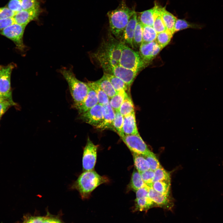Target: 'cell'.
<instances>
[{"label":"cell","instance_id":"6da1fadb","mask_svg":"<svg viewBox=\"0 0 223 223\" xmlns=\"http://www.w3.org/2000/svg\"><path fill=\"white\" fill-rule=\"evenodd\" d=\"M135 12L134 10L127 7L125 0H122L116 8L108 12L110 29L116 37L121 38L126 26Z\"/></svg>","mask_w":223,"mask_h":223},{"label":"cell","instance_id":"7a4b0ae2","mask_svg":"<svg viewBox=\"0 0 223 223\" xmlns=\"http://www.w3.org/2000/svg\"><path fill=\"white\" fill-rule=\"evenodd\" d=\"M109 181L106 177L99 175L93 170L83 171L71 186L78 191L82 199L89 197L91 193L100 185Z\"/></svg>","mask_w":223,"mask_h":223},{"label":"cell","instance_id":"3957f363","mask_svg":"<svg viewBox=\"0 0 223 223\" xmlns=\"http://www.w3.org/2000/svg\"><path fill=\"white\" fill-rule=\"evenodd\" d=\"M122 44L121 42L112 37L104 42L95 54L100 64L120 65Z\"/></svg>","mask_w":223,"mask_h":223},{"label":"cell","instance_id":"277c9868","mask_svg":"<svg viewBox=\"0 0 223 223\" xmlns=\"http://www.w3.org/2000/svg\"><path fill=\"white\" fill-rule=\"evenodd\" d=\"M59 72L62 75L68 84L73 100V107L76 108L85 98L88 93V85L87 83L78 79L71 68L63 67L59 70Z\"/></svg>","mask_w":223,"mask_h":223},{"label":"cell","instance_id":"5b68a950","mask_svg":"<svg viewBox=\"0 0 223 223\" xmlns=\"http://www.w3.org/2000/svg\"><path fill=\"white\" fill-rule=\"evenodd\" d=\"M120 64L125 68L138 72L146 65L139 52L123 43Z\"/></svg>","mask_w":223,"mask_h":223},{"label":"cell","instance_id":"8992f818","mask_svg":"<svg viewBox=\"0 0 223 223\" xmlns=\"http://www.w3.org/2000/svg\"><path fill=\"white\" fill-rule=\"evenodd\" d=\"M104 73L113 75L124 81L128 85L129 89L133 82L138 72L130 70L121 66H114L109 64L100 65Z\"/></svg>","mask_w":223,"mask_h":223},{"label":"cell","instance_id":"52a82bcc","mask_svg":"<svg viewBox=\"0 0 223 223\" xmlns=\"http://www.w3.org/2000/svg\"><path fill=\"white\" fill-rule=\"evenodd\" d=\"M26 26L15 23L0 31V34L12 41L17 49L23 51L26 48L23 38Z\"/></svg>","mask_w":223,"mask_h":223},{"label":"cell","instance_id":"ba28073f","mask_svg":"<svg viewBox=\"0 0 223 223\" xmlns=\"http://www.w3.org/2000/svg\"><path fill=\"white\" fill-rule=\"evenodd\" d=\"M15 65L11 63L7 66L0 65V94L7 99L13 100L11 88V77Z\"/></svg>","mask_w":223,"mask_h":223},{"label":"cell","instance_id":"9c48e42d","mask_svg":"<svg viewBox=\"0 0 223 223\" xmlns=\"http://www.w3.org/2000/svg\"><path fill=\"white\" fill-rule=\"evenodd\" d=\"M98 147L88 137L83 150L82 160L83 171L94 170L96 161Z\"/></svg>","mask_w":223,"mask_h":223},{"label":"cell","instance_id":"30bf717a","mask_svg":"<svg viewBox=\"0 0 223 223\" xmlns=\"http://www.w3.org/2000/svg\"><path fill=\"white\" fill-rule=\"evenodd\" d=\"M121 138L133 153L144 155L150 151L139 134L125 135Z\"/></svg>","mask_w":223,"mask_h":223},{"label":"cell","instance_id":"8fae6325","mask_svg":"<svg viewBox=\"0 0 223 223\" xmlns=\"http://www.w3.org/2000/svg\"><path fill=\"white\" fill-rule=\"evenodd\" d=\"M105 113L103 106L98 103L85 112L80 114L79 118L95 128L102 121Z\"/></svg>","mask_w":223,"mask_h":223},{"label":"cell","instance_id":"7c38bea8","mask_svg":"<svg viewBox=\"0 0 223 223\" xmlns=\"http://www.w3.org/2000/svg\"><path fill=\"white\" fill-rule=\"evenodd\" d=\"M162 49L154 41L147 43H142L139 47V53L146 65L152 60Z\"/></svg>","mask_w":223,"mask_h":223},{"label":"cell","instance_id":"4fadbf2b","mask_svg":"<svg viewBox=\"0 0 223 223\" xmlns=\"http://www.w3.org/2000/svg\"><path fill=\"white\" fill-rule=\"evenodd\" d=\"M148 197L154 203L155 207H160L168 210H171L173 203L169 195L159 193L151 187H149Z\"/></svg>","mask_w":223,"mask_h":223},{"label":"cell","instance_id":"5bb4252c","mask_svg":"<svg viewBox=\"0 0 223 223\" xmlns=\"http://www.w3.org/2000/svg\"><path fill=\"white\" fill-rule=\"evenodd\" d=\"M40 11L39 8L28 10H23L17 12L13 18L15 23L26 26L31 21L38 19Z\"/></svg>","mask_w":223,"mask_h":223},{"label":"cell","instance_id":"9a60e30c","mask_svg":"<svg viewBox=\"0 0 223 223\" xmlns=\"http://www.w3.org/2000/svg\"><path fill=\"white\" fill-rule=\"evenodd\" d=\"M138 21L136 12L133 14L126 26L121 37L120 42L123 44L128 45L133 48V39L134 33Z\"/></svg>","mask_w":223,"mask_h":223},{"label":"cell","instance_id":"2e32d148","mask_svg":"<svg viewBox=\"0 0 223 223\" xmlns=\"http://www.w3.org/2000/svg\"><path fill=\"white\" fill-rule=\"evenodd\" d=\"M105 109V113L101 122L95 128L101 130L110 129L115 131L113 127L115 112L111 106L109 102L103 105Z\"/></svg>","mask_w":223,"mask_h":223},{"label":"cell","instance_id":"e0dca14e","mask_svg":"<svg viewBox=\"0 0 223 223\" xmlns=\"http://www.w3.org/2000/svg\"><path fill=\"white\" fill-rule=\"evenodd\" d=\"M88 86V93L85 98L79 106L76 108L79 115L85 112L98 103V98L95 91Z\"/></svg>","mask_w":223,"mask_h":223},{"label":"cell","instance_id":"ac0fdd59","mask_svg":"<svg viewBox=\"0 0 223 223\" xmlns=\"http://www.w3.org/2000/svg\"><path fill=\"white\" fill-rule=\"evenodd\" d=\"M123 131L125 135L139 134L137 125L135 112L124 117Z\"/></svg>","mask_w":223,"mask_h":223},{"label":"cell","instance_id":"d6986e66","mask_svg":"<svg viewBox=\"0 0 223 223\" xmlns=\"http://www.w3.org/2000/svg\"><path fill=\"white\" fill-rule=\"evenodd\" d=\"M110 99L117 93L111 83L104 73L103 77L95 81Z\"/></svg>","mask_w":223,"mask_h":223},{"label":"cell","instance_id":"ffe728a7","mask_svg":"<svg viewBox=\"0 0 223 223\" xmlns=\"http://www.w3.org/2000/svg\"><path fill=\"white\" fill-rule=\"evenodd\" d=\"M162 18L167 29L173 35L174 33V26L177 18L174 15L167 11L165 7H162Z\"/></svg>","mask_w":223,"mask_h":223},{"label":"cell","instance_id":"44dd1931","mask_svg":"<svg viewBox=\"0 0 223 223\" xmlns=\"http://www.w3.org/2000/svg\"><path fill=\"white\" fill-rule=\"evenodd\" d=\"M155 7L139 12L138 19L141 24L144 25L153 27L154 21Z\"/></svg>","mask_w":223,"mask_h":223},{"label":"cell","instance_id":"7402d4cb","mask_svg":"<svg viewBox=\"0 0 223 223\" xmlns=\"http://www.w3.org/2000/svg\"><path fill=\"white\" fill-rule=\"evenodd\" d=\"M134 166L139 173L150 169L149 164L142 155L133 153Z\"/></svg>","mask_w":223,"mask_h":223},{"label":"cell","instance_id":"603a6c76","mask_svg":"<svg viewBox=\"0 0 223 223\" xmlns=\"http://www.w3.org/2000/svg\"><path fill=\"white\" fill-rule=\"evenodd\" d=\"M146 186L143 181L140 173L134 170L132 175L129 188L135 191L140 188Z\"/></svg>","mask_w":223,"mask_h":223},{"label":"cell","instance_id":"cb8c5ba5","mask_svg":"<svg viewBox=\"0 0 223 223\" xmlns=\"http://www.w3.org/2000/svg\"><path fill=\"white\" fill-rule=\"evenodd\" d=\"M87 83L95 91L98 98V103L104 105L109 102L110 99L107 95L95 81L90 82Z\"/></svg>","mask_w":223,"mask_h":223},{"label":"cell","instance_id":"d4e9b609","mask_svg":"<svg viewBox=\"0 0 223 223\" xmlns=\"http://www.w3.org/2000/svg\"><path fill=\"white\" fill-rule=\"evenodd\" d=\"M128 94L124 90L117 92L109 101L110 104L115 111H119L120 108Z\"/></svg>","mask_w":223,"mask_h":223},{"label":"cell","instance_id":"484cf974","mask_svg":"<svg viewBox=\"0 0 223 223\" xmlns=\"http://www.w3.org/2000/svg\"><path fill=\"white\" fill-rule=\"evenodd\" d=\"M119 112L123 117L129 115L135 112L133 101L128 94L126 96L122 104Z\"/></svg>","mask_w":223,"mask_h":223},{"label":"cell","instance_id":"4316f807","mask_svg":"<svg viewBox=\"0 0 223 223\" xmlns=\"http://www.w3.org/2000/svg\"><path fill=\"white\" fill-rule=\"evenodd\" d=\"M142 43H147L155 41L157 33L152 26L142 25Z\"/></svg>","mask_w":223,"mask_h":223},{"label":"cell","instance_id":"83f0119b","mask_svg":"<svg viewBox=\"0 0 223 223\" xmlns=\"http://www.w3.org/2000/svg\"><path fill=\"white\" fill-rule=\"evenodd\" d=\"M170 187V181H163L154 182L151 187L159 193L169 195Z\"/></svg>","mask_w":223,"mask_h":223},{"label":"cell","instance_id":"f1b7e54d","mask_svg":"<svg viewBox=\"0 0 223 223\" xmlns=\"http://www.w3.org/2000/svg\"><path fill=\"white\" fill-rule=\"evenodd\" d=\"M173 35L168 30L157 33L155 40L157 44L162 49L166 46L170 42Z\"/></svg>","mask_w":223,"mask_h":223},{"label":"cell","instance_id":"f546056e","mask_svg":"<svg viewBox=\"0 0 223 223\" xmlns=\"http://www.w3.org/2000/svg\"><path fill=\"white\" fill-rule=\"evenodd\" d=\"M104 73L116 92L121 90H124L126 91L129 89L127 84L120 79L112 75Z\"/></svg>","mask_w":223,"mask_h":223},{"label":"cell","instance_id":"4dcf8cb0","mask_svg":"<svg viewBox=\"0 0 223 223\" xmlns=\"http://www.w3.org/2000/svg\"><path fill=\"white\" fill-rule=\"evenodd\" d=\"M203 27V25L191 23L184 19H177L175 24L174 33L187 28L201 29Z\"/></svg>","mask_w":223,"mask_h":223},{"label":"cell","instance_id":"1f68e13d","mask_svg":"<svg viewBox=\"0 0 223 223\" xmlns=\"http://www.w3.org/2000/svg\"><path fill=\"white\" fill-rule=\"evenodd\" d=\"M135 209L136 211H146L154 207L153 203L149 197L145 198L136 199Z\"/></svg>","mask_w":223,"mask_h":223},{"label":"cell","instance_id":"d6a6232c","mask_svg":"<svg viewBox=\"0 0 223 223\" xmlns=\"http://www.w3.org/2000/svg\"><path fill=\"white\" fill-rule=\"evenodd\" d=\"M115 116L113 121V127L116 132L120 138L125 134L123 131L124 117L119 111H115Z\"/></svg>","mask_w":223,"mask_h":223},{"label":"cell","instance_id":"836d02e7","mask_svg":"<svg viewBox=\"0 0 223 223\" xmlns=\"http://www.w3.org/2000/svg\"><path fill=\"white\" fill-rule=\"evenodd\" d=\"M142 25L138 19L133 39V48H139L142 42Z\"/></svg>","mask_w":223,"mask_h":223},{"label":"cell","instance_id":"e575fe53","mask_svg":"<svg viewBox=\"0 0 223 223\" xmlns=\"http://www.w3.org/2000/svg\"><path fill=\"white\" fill-rule=\"evenodd\" d=\"M153 182L157 181H170L169 173L160 166L154 171Z\"/></svg>","mask_w":223,"mask_h":223},{"label":"cell","instance_id":"d590c367","mask_svg":"<svg viewBox=\"0 0 223 223\" xmlns=\"http://www.w3.org/2000/svg\"><path fill=\"white\" fill-rule=\"evenodd\" d=\"M148 162L150 166V169L154 171L161 165L155 154L150 151L147 154L143 155Z\"/></svg>","mask_w":223,"mask_h":223},{"label":"cell","instance_id":"8d00e7d4","mask_svg":"<svg viewBox=\"0 0 223 223\" xmlns=\"http://www.w3.org/2000/svg\"><path fill=\"white\" fill-rule=\"evenodd\" d=\"M140 173L146 185L148 187H151L153 182L155 176L154 171L149 169Z\"/></svg>","mask_w":223,"mask_h":223},{"label":"cell","instance_id":"74e56055","mask_svg":"<svg viewBox=\"0 0 223 223\" xmlns=\"http://www.w3.org/2000/svg\"><path fill=\"white\" fill-rule=\"evenodd\" d=\"M22 7L24 10L39 8V2L37 0H21Z\"/></svg>","mask_w":223,"mask_h":223},{"label":"cell","instance_id":"f35d334b","mask_svg":"<svg viewBox=\"0 0 223 223\" xmlns=\"http://www.w3.org/2000/svg\"><path fill=\"white\" fill-rule=\"evenodd\" d=\"M13 100L6 99L0 102V117L6 112L11 107L16 105Z\"/></svg>","mask_w":223,"mask_h":223},{"label":"cell","instance_id":"ab89813d","mask_svg":"<svg viewBox=\"0 0 223 223\" xmlns=\"http://www.w3.org/2000/svg\"><path fill=\"white\" fill-rule=\"evenodd\" d=\"M7 7L16 12L23 10L21 0H10L7 4Z\"/></svg>","mask_w":223,"mask_h":223},{"label":"cell","instance_id":"60d3db41","mask_svg":"<svg viewBox=\"0 0 223 223\" xmlns=\"http://www.w3.org/2000/svg\"><path fill=\"white\" fill-rule=\"evenodd\" d=\"M17 12L7 7L0 8V19L13 17Z\"/></svg>","mask_w":223,"mask_h":223},{"label":"cell","instance_id":"b9f144b4","mask_svg":"<svg viewBox=\"0 0 223 223\" xmlns=\"http://www.w3.org/2000/svg\"><path fill=\"white\" fill-rule=\"evenodd\" d=\"M149 187L146 186L137 190L136 192V199L145 198L148 197Z\"/></svg>","mask_w":223,"mask_h":223},{"label":"cell","instance_id":"7bdbcfd3","mask_svg":"<svg viewBox=\"0 0 223 223\" xmlns=\"http://www.w3.org/2000/svg\"><path fill=\"white\" fill-rule=\"evenodd\" d=\"M15 23L13 17L0 19V31Z\"/></svg>","mask_w":223,"mask_h":223},{"label":"cell","instance_id":"ee69618b","mask_svg":"<svg viewBox=\"0 0 223 223\" xmlns=\"http://www.w3.org/2000/svg\"><path fill=\"white\" fill-rule=\"evenodd\" d=\"M46 217L41 216L31 217L26 222L27 223H43Z\"/></svg>","mask_w":223,"mask_h":223},{"label":"cell","instance_id":"f6af8a7d","mask_svg":"<svg viewBox=\"0 0 223 223\" xmlns=\"http://www.w3.org/2000/svg\"><path fill=\"white\" fill-rule=\"evenodd\" d=\"M60 221L57 219L46 218L43 223H60Z\"/></svg>","mask_w":223,"mask_h":223},{"label":"cell","instance_id":"bcb514c9","mask_svg":"<svg viewBox=\"0 0 223 223\" xmlns=\"http://www.w3.org/2000/svg\"><path fill=\"white\" fill-rule=\"evenodd\" d=\"M6 99H7L4 97L0 96V102Z\"/></svg>","mask_w":223,"mask_h":223},{"label":"cell","instance_id":"7dc6e473","mask_svg":"<svg viewBox=\"0 0 223 223\" xmlns=\"http://www.w3.org/2000/svg\"><path fill=\"white\" fill-rule=\"evenodd\" d=\"M1 117H0V120H1Z\"/></svg>","mask_w":223,"mask_h":223},{"label":"cell","instance_id":"c3c4849f","mask_svg":"<svg viewBox=\"0 0 223 223\" xmlns=\"http://www.w3.org/2000/svg\"><path fill=\"white\" fill-rule=\"evenodd\" d=\"M24 223H27L26 222Z\"/></svg>","mask_w":223,"mask_h":223},{"label":"cell","instance_id":"681fc988","mask_svg":"<svg viewBox=\"0 0 223 223\" xmlns=\"http://www.w3.org/2000/svg\"><path fill=\"white\" fill-rule=\"evenodd\" d=\"M0 96H1L0 94Z\"/></svg>","mask_w":223,"mask_h":223},{"label":"cell","instance_id":"f907efd6","mask_svg":"<svg viewBox=\"0 0 223 223\" xmlns=\"http://www.w3.org/2000/svg\"></svg>","mask_w":223,"mask_h":223}]
</instances>
